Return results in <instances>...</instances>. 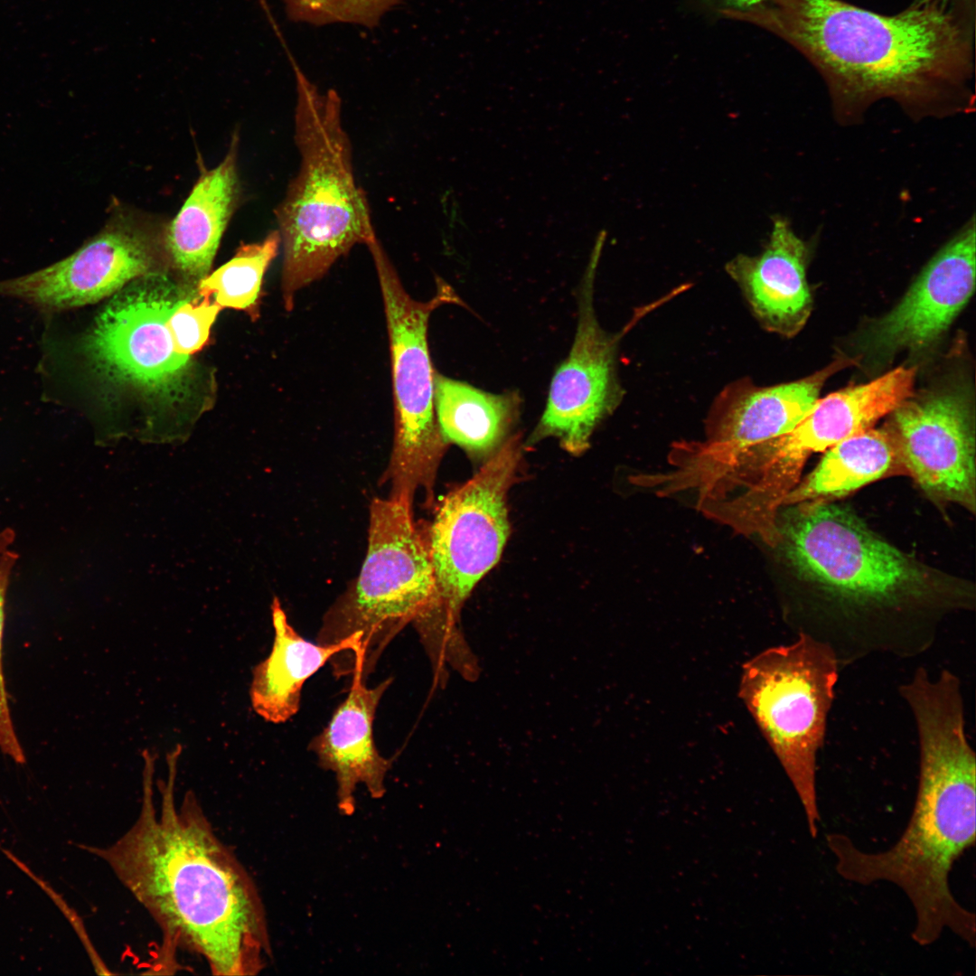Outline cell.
<instances>
[{"instance_id": "1", "label": "cell", "mask_w": 976, "mask_h": 976, "mask_svg": "<svg viewBox=\"0 0 976 976\" xmlns=\"http://www.w3.org/2000/svg\"><path fill=\"white\" fill-rule=\"evenodd\" d=\"M181 753L176 746L167 754L157 808L155 756L144 750L142 802L134 824L107 848L78 847L104 859L151 915L162 931L164 959L180 947L203 958L212 974H257L271 954L260 896L194 793L188 791L176 803Z\"/></svg>"}, {"instance_id": "2", "label": "cell", "mask_w": 976, "mask_h": 976, "mask_svg": "<svg viewBox=\"0 0 976 976\" xmlns=\"http://www.w3.org/2000/svg\"><path fill=\"white\" fill-rule=\"evenodd\" d=\"M916 726L919 778L912 814L898 840L882 852H865L841 833L826 836L835 870L843 879L897 886L913 906L912 939L935 943L949 930L975 945V915L950 887L954 862L975 844L976 757L965 733L958 677L943 671L935 678L915 675L900 688Z\"/></svg>"}, {"instance_id": "3", "label": "cell", "mask_w": 976, "mask_h": 976, "mask_svg": "<svg viewBox=\"0 0 976 976\" xmlns=\"http://www.w3.org/2000/svg\"><path fill=\"white\" fill-rule=\"evenodd\" d=\"M762 21L799 51L839 97L933 99L973 69L974 9L915 0L885 15L841 0H768Z\"/></svg>"}, {"instance_id": "4", "label": "cell", "mask_w": 976, "mask_h": 976, "mask_svg": "<svg viewBox=\"0 0 976 976\" xmlns=\"http://www.w3.org/2000/svg\"><path fill=\"white\" fill-rule=\"evenodd\" d=\"M295 71L294 138L300 165L275 210L287 312L300 289L322 278L355 245L376 238L368 200L354 178L341 99L333 89L321 92L298 68Z\"/></svg>"}, {"instance_id": "5", "label": "cell", "mask_w": 976, "mask_h": 976, "mask_svg": "<svg viewBox=\"0 0 976 976\" xmlns=\"http://www.w3.org/2000/svg\"><path fill=\"white\" fill-rule=\"evenodd\" d=\"M784 507L777 546L802 580L840 605L898 613L968 607L973 600L967 582L888 543L844 506L808 501Z\"/></svg>"}, {"instance_id": "6", "label": "cell", "mask_w": 976, "mask_h": 976, "mask_svg": "<svg viewBox=\"0 0 976 976\" xmlns=\"http://www.w3.org/2000/svg\"><path fill=\"white\" fill-rule=\"evenodd\" d=\"M436 598L427 527L415 521L413 505L374 498L360 574L324 615L316 641L335 644L354 638L358 650L351 674L366 679L391 640L427 615Z\"/></svg>"}, {"instance_id": "7", "label": "cell", "mask_w": 976, "mask_h": 976, "mask_svg": "<svg viewBox=\"0 0 976 976\" xmlns=\"http://www.w3.org/2000/svg\"><path fill=\"white\" fill-rule=\"evenodd\" d=\"M520 458L519 436H511L477 474L445 496L427 528L437 598L415 628L432 653L453 656L467 646L460 611L502 552L509 535L506 495Z\"/></svg>"}, {"instance_id": "8", "label": "cell", "mask_w": 976, "mask_h": 976, "mask_svg": "<svg viewBox=\"0 0 976 976\" xmlns=\"http://www.w3.org/2000/svg\"><path fill=\"white\" fill-rule=\"evenodd\" d=\"M834 648L806 632L743 666L739 695L790 777L811 836L819 832L817 755L839 674Z\"/></svg>"}, {"instance_id": "9", "label": "cell", "mask_w": 976, "mask_h": 976, "mask_svg": "<svg viewBox=\"0 0 976 976\" xmlns=\"http://www.w3.org/2000/svg\"><path fill=\"white\" fill-rule=\"evenodd\" d=\"M377 272L387 322L394 400V441L382 481L389 498L413 505L418 489L431 500L436 473L447 444L436 416L434 370L427 328L433 311L462 304L455 290L436 277L428 301L414 299L403 286L377 238L366 245Z\"/></svg>"}, {"instance_id": "10", "label": "cell", "mask_w": 976, "mask_h": 976, "mask_svg": "<svg viewBox=\"0 0 976 976\" xmlns=\"http://www.w3.org/2000/svg\"><path fill=\"white\" fill-rule=\"evenodd\" d=\"M186 297L163 272L117 291L83 340L95 371L151 400L184 401L193 390V362L175 351L166 322Z\"/></svg>"}, {"instance_id": "11", "label": "cell", "mask_w": 976, "mask_h": 976, "mask_svg": "<svg viewBox=\"0 0 976 976\" xmlns=\"http://www.w3.org/2000/svg\"><path fill=\"white\" fill-rule=\"evenodd\" d=\"M166 226L158 218L116 207L100 231L77 251L33 273L0 281V296L50 312L96 303L128 282L163 272L168 266Z\"/></svg>"}, {"instance_id": "12", "label": "cell", "mask_w": 976, "mask_h": 976, "mask_svg": "<svg viewBox=\"0 0 976 976\" xmlns=\"http://www.w3.org/2000/svg\"><path fill=\"white\" fill-rule=\"evenodd\" d=\"M915 368L899 367L866 384L818 399L788 433L754 446L748 481L760 498L782 503L800 481L808 457L871 428L914 394Z\"/></svg>"}, {"instance_id": "13", "label": "cell", "mask_w": 976, "mask_h": 976, "mask_svg": "<svg viewBox=\"0 0 976 976\" xmlns=\"http://www.w3.org/2000/svg\"><path fill=\"white\" fill-rule=\"evenodd\" d=\"M601 245H597L581 284L578 322L574 343L552 379L543 415L530 439L535 443L553 436L569 453L577 455L589 446L595 428L613 413L624 390L616 371L621 337L607 333L594 308V282Z\"/></svg>"}, {"instance_id": "14", "label": "cell", "mask_w": 976, "mask_h": 976, "mask_svg": "<svg viewBox=\"0 0 976 976\" xmlns=\"http://www.w3.org/2000/svg\"><path fill=\"white\" fill-rule=\"evenodd\" d=\"M884 427L896 441L907 475L931 500L975 513L974 420L962 396L913 394L889 413Z\"/></svg>"}, {"instance_id": "15", "label": "cell", "mask_w": 976, "mask_h": 976, "mask_svg": "<svg viewBox=\"0 0 976 976\" xmlns=\"http://www.w3.org/2000/svg\"><path fill=\"white\" fill-rule=\"evenodd\" d=\"M972 220L928 262L898 305L875 326L882 352L920 350L936 341L971 298L975 286Z\"/></svg>"}, {"instance_id": "16", "label": "cell", "mask_w": 976, "mask_h": 976, "mask_svg": "<svg viewBox=\"0 0 976 976\" xmlns=\"http://www.w3.org/2000/svg\"><path fill=\"white\" fill-rule=\"evenodd\" d=\"M807 256L805 243L788 221L775 217L761 254H738L727 263V274L765 330L793 337L806 324L812 307Z\"/></svg>"}, {"instance_id": "17", "label": "cell", "mask_w": 976, "mask_h": 976, "mask_svg": "<svg viewBox=\"0 0 976 976\" xmlns=\"http://www.w3.org/2000/svg\"><path fill=\"white\" fill-rule=\"evenodd\" d=\"M352 675L345 699L335 709L327 726L309 744L319 765L335 774L339 808L345 814L354 810L359 784L374 798L383 796L391 761L378 751L373 721L378 706L391 679L369 688L359 672Z\"/></svg>"}, {"instance_id": "18", "label": "cell", "mask_w": 976, "mask_h": 976, "mask_svg": "<svg viewBox=\"0 0 976 976\" xmlns=\"http://www.w3.org/2000/svg\"><path fill=\"white\" fill-rule=\"evenodd\" d=\"M274 640L269 655L252 671L249 690L255 712L266 721L285 723L299 710L305 681L327 662L338 676L351 673L358 650L354 638L335 644L314 643L288 623L279 599L271 604Z\"/></svg>"}, {"instance_id": "19", "label": "cell", "mask_w": 976, "mask_h": 976, "mask_svg": "<svg viewBox=\"0 0 976 976\" xmlns=\"http://www.w3.org/2000/svg\"><path fill=\"white\" fill-rule=\"evenodd\" d=\"M238 140L235 135L220 164L202 172L183 207L167 223V264L189 281L199 282L209 275L222 234L237 207Z\"/></svg>"}, {"instance_id": "20", "label": "cell", "mask_w": 976, "mask_h": 976, "mask_svg": "<svg viewBox=\"0 0 976 976\" xmlns=\"http://www.w3.org/2000/svg\"><path fill=\"white\" fill-rule=\"evenodd\" d=\"M907 475L892 435L883 427L832 446L818 465L786 495L783 507L846 496L884 477Z\"/></svg>"}, {"instance_id": "21", "label": "cell", "mask_w": 976, "mask_h": 976, "mask_svg": "<svg viewBox=\"0 0 976 976\" xmlns=\"http://www.w3.org/2000/svg\"><path fill=\"white\" fill-rule=\"evenodd\" d=\"M434 402L446 443L481 457L502 446L519 414L521 399L516 392L489 393L436 371Z\"/></svg>"}, {"instance_id": "22", "label": "cell", "mask_w": 976, "mask_h": 976, "mask_svg": "<svg viewBox=\"0 0 976 976\" xmlns=\"http://www.w3.org/2000/svg\"><path fill=\"white\" fill-rule=\"evenodd\" d=\"M280 245L278 230L261 241L241 245L231 259L199 281L198 296H213L221 308L241 310L257 320L263 277Z\"/></svg>"}, {"instance_id": "23", "label": "cell", "mask_w": 976, "mask_h": 976, "mask_svg": "<svg viewBox=\"0 0 976 976\" xmlns=\"http://www.w3.org/2000/svg\"><path fill=\"white\" fill-rule=\"evenodd\" d=\"M292 21L314 25L352 23L375 27L400 0H283Z\"/></svg>"}, {"instance_id": "24", "label": "cell", "mask_w": 976, "mask_h": 976, "mask_svg": "<svg viewBox=\"0 0 976 976\" xmlns=\"http://www.w3.org/2000/svg\"><path fill=\"white\" fill-rule=\"evenodd\" d=\"M14 541V533L11 529L0 530V751L16 764L23 765L26 756L12 718L3 668L5 602L11 574L18 558L13 548Z\"/></svg>"}, {"instance_id": "25", "label": "cell", "mask_w": 976, "mask_h": 976, "mask_svg": "<svg viewBox=\"0 0 976 976\" xmlns=\"http://www.w3.org/2000/svg\"><path fill=\"white\" fill-rule=\"evenodd\" d=\"M184 298L168 317L166 325L177 352L191 356L208 342L221 307L209 296Z\"/></svg>"}, {"instance_id": "26", "label": "cell", "mask_w": 976, "mask_h": 976, "mask_svg": "<svg viewBox=\"0 0 976 976\" xmlns=\"http://www.w3.org/2000/svg\"><path fill=\"white\" fill-rule=\"evenodd\" d=\"M0 850L12 862H14L22 871H23L33 881H35L40 886V887L42 888V890L52 899V901L55 903V905L60 908L61 913L65 915V917L68 919V921L71 924V925L73 926V928L75 930V932L77 933L78 936L81 940L83 945L86 948V951H87L88 954L89 955L90 960L92 961L93 966L96 969L97 972L102 973V974L108 973V971H107V967L104 965V963L100 960L99 956L98 955L97 952L95 951L93 945L91 944V942L89 941V936H88V934L86 933V930L84 928V924H83L80 917L78 916V915L75 913V911L73 909H71L68 906V904L64 901V899L50 886V884L47 881H45L42 878L36 876L23 862H22L19 859H17L13 853H11L9 850L2 848L1 846H0Z\"/></svg>"}, {"instance_id": "27", "label": "cell", "mask_w": 976, "mask_h": 976, "mask_svg": "<svg viewBox=\"0 0 976 976\" xmlns=\"http://www.w3.org/2000/svg\"><path fill=\"white\" fill-rule=\"evenodd\" d=\"M726 4L734 6L736 8H748L759 4L767 2L768 0H722Z\"/></svg>"}, {"instance_id": "28", "label": "cell", "mask_w": 976, "mask_h": 976, "mask_svg": "<svg viewBox=\"0 0 976 976\" xmlns=\"http://www.w3.org/2000/svg\"><path fill=\"white\" fill-rule=\"evenodd\" d=\"M955 1L958 2L961 5L968 6V7L974 8V6H975V0H955Z\"/></svg>"}]
</instances>
